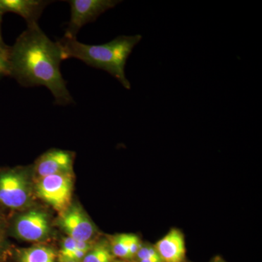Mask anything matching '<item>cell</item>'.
<instances>
[{
    "label": "cell",
    "instance_id": "1",
    "mask_svg": "<svg viewBox=\"0 0 262 262\" xmlns=\"http://www.w3.org/2000/svg\"><path fill=\"white\" fill-rule=\"evenodd\" d=\"M10 77L24 87L45 86L58 105L74 102L62 77L61 51L57 42L47 37L37 24L27 29L10 47L8 54Z\"/></svg>",
    "mask_w": 262,
    "mask_h": 262
},
{
    "label": "cell",
    "instance_id": "2",
    "mask_svg": "<svg viewBox=\"0 0 262 262\" xmlns=\"http://www.w3.org/2000/svg\"><path fill=\"white\" fill-rule=\"evenodd\" d=\"M141 39V34L122 35L104 44L87 45L79 42L77 38L63 37L56 42L61 49L63 61L75 58L90 67L106 71L125 89L130 90L131 84L125 76V66L133 50Z\"/></svg>",
    "mask_w": 262,
    "mask_h": 262
},
{
    "label": "cell",
    "instance_id": "3",
    "mask_svg": "<svg viewBox=\"0 0 262 262\" xmlns=\"http://www.w3.org/2000/svg\"><path fill=\"white\" fill-rule=\"evenodd\" d=\"M72 189V173L48 176L38 179L36 184L38 196L61 213L70 207Z\"/></svg>",
    "mask_w": 262,
    "mask_h": 262
},
{
    "label": "cell",
    "instance_id": "4",
    "mask_svg": "<svg viewBox=\"0 0 262 262\" xmlns=\"http://www.w3.org/2000/svg\"><path fill=\"white\" fill-rule=\"evenodd\" d=\"M71 18L63 37L76 39L85 24L94 22L103 13L115 8L118 0H70Z\"/></svg>",
    "mask_w": 262,
    "mask_h": 262
},
{
    "label": "cell",
    "instance_id": "5",
    "mask_svg": "<svg viewBox=\"0 0 262 262\" xmlns=\"http://www.w3.org/2000/svg\"><path fill=\"white\" fill-rule=\"evenodd\" d=\"M29 183L25 173L18 169L0 170V205L18 210L29 203Z\"/></svg>",
    "mask_w": 262,
    "mask_h": 262
},
{
    "label": "cell",
    "instance_id": "6",
    "mask_svg": "<svg viewBox=\"0 0 262 262\" xmlns=\"http://www.w3.org/2000/svg\"><path fill=\"white\" fill-rule=\"evenodd\" d=\"M13 231L20 239L33 242L40 241L49 233V220L44 212L33 210L19 215L15 221Z\"/></svg>",
    "mask_w": 262,
    "mask_h": 262
},
{
    "label": "cell",
    "instance_id": "7",
    "mask_svg": "<svg viewBox=\"0 0 262 262\" xmlns=\"http://www.w3.org/2000/svg\"><path fill=\"white\" fill-rule=\"evenodd\" d=\"M61 225L69 237L79 242H89L96 232L94 224L77 206L70 207L62 213Z\"/></svg>",
    "mask_w": 262,
    "mask_h": 262
},
{
    "label": "cell",
    "instance_id": "8",
    "mask_svg": "<svg viewBox=\"0 0 262 262\" xmlns=\"http://www.w3.org/2000/svg\"><path fill=\"white\" fill-rule=\"evenodd\" d=\"M74 155L64 150L51 149L36 162L34 173L37 180L55 174L72 173Z\"/></svg>",
    "mask_w": 262,
    "mask_h": 262
},
{
    "label": "cell",
    "instance_id": "9",
    "mask_svg": "<svg viewBox=\"0 0 262 262\" xmlns=\"http://www.w3.org/2000/svg\"><path fill=\"white\" fill-rule=\"evenodd\" d=\"M51 3L42 0H0V14L13 13L20 15L29 27L37 24L43 10Z\"/></svg>",
    "mask_w": 262,
    "mask_h": 262
},
{
    "label": "cell",
    "instance_id": "10",
    "mask_svg": "<svg viewBox=\"0 0 262 262\" xmlns=\"http://www.w3.org/2000/svg\"><path fill=\"white\" fill-rule=\"evenodd\" d=\"M162 262H184L185 241L180 230L172 229L154 246Z\"/></svg>",
    "mask_w": 262,
    "mask_h": 262
},
{
    "label": "cell",
    "instance_id": "11",
    "mask_svg": "<svg viewBox=\"0 0 262 262\" xmlns=\"http://www.w3.org/2000/svg\"><path fill=\"white\" fill-rule=\"evenodd\" d=\"M18 259L19 262H56V255L51 248L36 246L19 251Z\"/></svg>",
    "mask_w": 262,
    "mask_h": 262
},
{
    "label": "cell",
    "instance_id": "12",
    "mask_svg": "<svg viewBox=\"0 0 262 262\" xmlns=\"http://www.w3.org/2000/svg\"><path fill=\"white\" fill-rule=\"evenodd\" d=\"M83 262H113V253L106 245L99 244L86 254Z\"/></svg>",
    "mask_w": 262,
    "mask_h": 262
},
{
    "label": "cell",
    "instance_id": "13",
    "mask_svg": "<svg viewBox=\"0 0 262 262\" xmlns=\"http://www.w3.org/2000/svg\"><path fill=\"white\" fill-rule=\"evenodd\" d=\"M112 252L117 257L130 258L127 245V234H118L113 237Z\"/></svg>",
    "mask_w": 262,
    "mask_h": 262
},
{
    "label": "cell",
    "instance_id": "14",
    "mask_svg": "<svg viewBox=\"0 0 262 262\" xmlns=\"http://www.w3.org/2000/svg\"><path fill=\"white\" fill-rule=\"evenodd\" d=\"M76 249H77V241L75 239L70 237H67V238L63 239L61 251H60L61 261L67 262L71 254Z\"/></svg>",
    "mask_w": 262,
    "mask_h": 262
},
{
    "label": "cell",
    "instance_id": "15",
    "mask_svg": "<svg viewBox=\"0 0 262 262\" xmlns=\"http://www.w3.org/2000/svg\"><path fill=\"white\" fill-rule=\"evenodd\" d=\"M135 257L137 258L138 261H140V260L146 259V258H160V256L154 246H149V245L143 246L142 245L140 249L136 253Z\"/></svg>",
    "mask_w": 262,
    "mask_h": 262
},
{
    "label": "cell",
    "instance_id": "16",
    "mask_svg": "<svg viewBox=\"0 0 262 262\" xmlns=\"http://www.w3.org/2000/svg\"><path fill=\"white\" fill-rule=\"evenodd\" d=\"M127 245L130 258L135 257L136 253L142 246L140 239L136 234H127Z\"/></svg>",
    "mask_w": 262,
    "mask_h": 262
},
{
    "label": "cell",
    "instance_id": "17",
    "mask_svg": "<svg viewBox=\"0 0 262 262\" xmlns=\"http://www.w3.org/2000/svg\"><path fill=\"white\" fill-rule=\"evenodd\" d=\"M5 77H10L8 55L0 49V80Z\"/></svg>",
    "mask_w": 262,
    "mask_h": 262
},
{
    "label": "cell",
    "instance_id": "18",
    "mask_svg": "<svg viewBox=\"0 0 262 262\" xmlns=\"http://www.w3.org/2000/svg\"><path fill=\"white\" fill-rule=\"evenodd\" d=\"M3 15L0 14V49L8 55L10 47L5 44L4 40H3V35H2V21H3Z\"/></svg>",
    "mask_w": 262,
    "mask_h": 262
},
{
    "label": "cell",
    "instance_id": "19",
    "mask_svg": "<svg viewBox=\"0 0 262 262\" xmlns=\"http://www.w3.org/2000/svg\"><path fill=\"white\" fill-rule=\"evenodd\" d=\"M3 231L4 230H3V227L0 226V251H1L3 242H4V232Z\"/></svg>",
    "mask_w": 262,
    "mask_h": 262
},
{
    "label": "cell",
    "instance_id": "20",
    "mask_svg": "<svg viewBox=\"0 0 262 262\" xmlns=\"http://www.w3.org/2000/svg\"><path fill=\"white\" fill-rule=\"evenodd\" d=\"M139 262H162L160 258H146L139 261Z\"/></svg>",
    "mask_w": 262,
    "mask_h": 262
},
{
    "label": "cell",
    "instance_id": "21",
    "mask_svg": "<svg viewBox=\"0 0 262 262\" xmlns=\"http://www.w3.org/2000/svg\"><path fill=\"white\" fill-rule=\"evenodd\" d=\"M213 262H225L223 260L220 259V258H217V259L214 260Z\"/></svg>",
    "mask_w": 262,
    "mask_h": 262
},
{
    "label": "cell",
    "instance_id": "22",
    "mask_svg": "<svg viewBox=\"0 0 262 262\" xmlns=\"http://www.w3.org/2000/svg\"><path fill=\"white\" fill-rule=\"evenodd\" d=\"M68 262H75V261H68Z\"/></svg>",
    "mask_w": 262,
    "mask_h": 262
}]
</instances>
